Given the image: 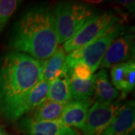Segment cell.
<instances>
[{
	"instance_id": "9c48e42d",
	"label": "cell",
	"mask_w": 135,
	"mask_h": 135,
	"mask_svg": "<svg viewBox=\"0 0 135 135\" xmlns=\"http://www.w3.org/2000/svg\"><path fill=\"white\" fill-rule=\"evenodd\" d=\"M23 129L28 135H79L77 131L65 126L61 121H34L27 117L22 122Z\"/></svg>"
},
{
	"instance_id": "5b68a950",
	"label": "cell",
	"mask_w": 135,
	"mask_h": 135,
	"mask_svg": "<svg viewBox=\"0 0 135 135\" xmlns=\"http://www.w3.org/2000/svg\"><path fill=\"white\" fill-rule=\"evenodd\" d=\"M118 22V17L110 12L94 15L77 30L71 38L64 43L62 47L65 52L69 53L86 45Z\"/></svg>"
},
{
	"instance_id": "7c38bea8",
	"label": "cell",
	"mask_w": 135,
	"mask_h": 135,
	"mask_svg": "<svg viewBox=\"0 0 135 135\" xmlns=\"http://www.w3.org/2000/svg\"><path fill=\"white\" fill-rule=\"evenodd\" d=\"M92 104L91 100L71 101L66 104L59 120L68 127L81 129L86 120L88 110Z\"/></svg>"
},
{
	"instance_id": "44dd1931",
	"label": "cell",
	"mask_w": 135,
	"mask_h": 135,
	"mask_svg": "<svg viewBox=\"0 0 135 135\" xmlns=\"http://www.w3.org/2000/svg\"><path fill=\"white\" fill-rule=\"evenodd\" d=\"M0 135H8L7 133H6V132H5V131L2 128V127H1V126H0Z\"/></svg>"
},
{
	"instance_id": "5bb4252c",
	"label": "cell",
	"mask_w": 135,
	"mask_h": 135,
	"mask_svg": "<svg viewBox=\"0 0 135 135\" xmlns=\"http://www.w3.org/2000/svg\"><path fill=\"white\" fill-rule=\"evenodd\" d=\"M95 91L98 102L103 104H110L119 95V92L112 86L106 69H101L95 75Z\"/></svg>"
},
{
	"instance_id": "4fadbf2b",
	"label": "cell",
	"mask_w": 135,
	"mask_h": 135,
	"mask_svg": "<svg viewBox=\"0 0 135 135\" xmlns=\"http://www.w3.org/2000/svg\"><path fill=\"white\" fill-rule=\"evenodd\" d=\"M50 83L41 81L39 82L31 92L26 97V98L15 110L11 121H16L23 116L25 113L32 110H35L40 104L47 99Z\"/></svg>"
},
{
	"instance_id": "7402d4cb",
	"label": "cell",
	"mask_w": 135,
	"mask_h": 135,
	"mask_svg": "<svg viewBox=\"0 0 135 135\" xmlns=\"http://www.w3.org/2000/svg\"><path fill=\"white\" fill-rule=\"evenodd\" d=\"M0 101H1V80H0Z\"/></svg>"
},
{
	"instance_id": "e0dca14e",
	"label": "cell",
	"mask_w": 135,
	"mask_h": 135,
	"mask_svg": "<svg viewBox=\"0 0 135 135\" xmlns=\"http://www.w3.org/2000/svg\"><path fill=\"white\" fill-rule=\"evenodd\" d=\"M65 106L66 104H59L47 98L35 109L32 119L37 122L58 120L62 116Z\"/></svg>"
},
{
	"instance_id": "ba28073f",
	"label": "cell",
	"mask_w": 135,
	"mask_h": 135,
	"mask_svg": "<svg viewBox=\"0 0 135 135\" xmlns=\"http://www.w3.org/2000/svg\"><path fill=\"white\" fill-rule=\"evenodd\" d=\"M134 101L121 105L115 117L101 135H131L134 131Z\"/></svg>"
},
{
	"instance_id": "ac0fdd59",
	"label": "cell",
	"mask_w": 135,
	"mask_h": 135,
	"mask_svg": "<svg viewBox=\"0 0 135 135\" xmlns=\"http://www.w3.org/2000/svg\"><path fill=\"white\" fill-rule=\"evenodd\" d=\"M19 2L17 0H0V32L5 28Z\"/></svg>"
},
{
	"instance_id": "9a60e30c",
	"label": "cell",
	"mask_w": 135,
	"mask_h": 135,
	"mask_svg": "<svg viewBox=\"0 0 135 135\" xmlns=\"http://www.w3.org/2000/svg\"><path fill=\"white\" fill-rule=\"evenodd\" d=\"M47 98L62 104H68L72 101L67 74L60 75L50 83Z\"/></svg>"
},
{
	"instance_id": "277c9868",
	"label": "cell",
	"mask_w": 135,
	"mask_h": 135,
	"mask_svg": "<svg viewBox=\"0 0 135 135\" xmlns=\"http://www.w3.org/2000/svg\"><path fill=\"white\" fill-rule=\"evenodd\" d=\"M53 12L59 44L68 41L88 20L94 16L90 7L73 2H59Z\"/></svg>"
},
{
	"instance_id": "3957f363",
	"label": "cell",
	"mask_w": 135,
	"mask_h": 135,
	"mask_svg": "<svg viewBox=\"0 0 135 135\" xmlns=\"http://www.w3.org/2000/svg\"><path fill=\"white\" fill-rule=\"evenodd\" d=\"M122 31V26L118 22L90 43L68 53L65 57L68 70L76 63L83 62L90 68L92 72H95L100 67L111 43L119 36Z\"/></svg>"
},
{
	"instance_id": "8fae6325",
	"label": "cell",
	"mask_w": 135,
	"mask_h": 135,
	"mask_svg": "<svg viewBox=\"0 0 135 135\" xmlns=\"http://www.w3.org/2000/svg\"><path fill=\"white\" fill-rule=\"evenodd\" d=\"M65 52L62 47H58L48 59L41 60L42 81L51 83L63 74H67Z\"/></svg>"
},
{
	"instance_id": "2e32d148",
	"label": "cell",
	"mask_w": 135,
	"mask_h": 135,
	"mask_svg": "<svg viewBox=\"0 0 135 135\" xmlns=\"http://www.w3.org/2000/svg\"><path fill=\"white\" fill-rule=\"evenodd\" d=\"M70 91L72 100L75 101L90 100L95 91L94 76L92 78L83 80L74 77L70 73H67Z\"/></svg>"
},
{
	"instance_id": "ffe728a7",
	"label": "cell",
	"mask_w": 135,
	"mask_h": 135,
	"mask_svg": "<svg viewBox=\"0 0 135 135\" xmlns=\"http://www.w3.org/2000/svg\"><path fill=\"white\" fill-rule=\"evenodd\" d=\"M119 4L124 6L131 11H134V1H119Z\"/></svg>"
},
{
	"instance_id": "30bf717a",
	"label": "cell",
	"mask_w": 135,
	"mask_h": 135,
	"mask_svg": "<svg viewBox=\"0 0 135 135\" xmlns=\"http://www.w3.org/2000/svg\"><path fill=\"white\" fill-rule=\"evenodd\" d=\"M112 84L116 90L122 92L123 98L130 93L135 85V64L134 59L119 63L111 68Z\"/></svg>"
},
{
	"instance_id": "6da1fadb",
	"label": "cell",
	"mask_w": 135,
	"mask_h": 135,
	"mask_svg": "<svg viewBox=\"0 0 135 135\" xmlns=\"http://www.w3.org/2000/svg\"><path fill=\"white\" fill-rule=\"evenodd\" d=\"M10 47L38 60L51 56L59 47L53 11L46 7L26 11L15 24Z\"/></svg>"
},
{
	"instance_id": "d6986e66",
	"label": "cell",
	"mask_w": 135,
	"mask_h": 135,
	"mask_svg": "<svg viewBox=\"0 0 135 135\" xmlns=\"http://www.w3.org/2000/svg\"><path fill=\"white\" fill-rule=\"evenodd\" d=\"M68 72L71 74L74 77H76L80 80H86L93 76V72L91 68L89 67L85 63L77 62L71 68L68 70Z\"/></svg>"
},
{
	"instance_id": "52a82bcc",
	"label": "cell",
	"mask_w": 135,
	"mask_h": 135,
	"mask_svg": "<svg viewBox=\"0 0 135 135\" xmlns=\"http://www.w3.org/2000/svg\"><path fill=\"white\" fill-rule=\"evenodd\" d=\"M134 35L131 34L117 37L110 45L102 59L101 69L110 68L113 65L125 62L132 53Z\"/></svg>"
},
{
	"instance_id": "8992f818",
	"label": "cell",
	"mask_w": 135,
	"mask_h": 135,
	"mask_svg": "<svg viewBox=\"0 0 135 135\" xmlns=\"http://www.w3.org/2000/svg\"><path fill=\"white\" fill-rule=\"evenodd\" d=\"M120 107L119 102L103 104L96 101L92 104L80 129L83 135H101L110 124Z\"/></svg>"
},
{
	"instance_id": "7a4b0ae2",
	"label": "cell",
	"mask_w": 135,
	"mask_h": 135,
	"mask_svg": "<svg viewBox=\"0 0 135 135\" xmlns=\"http://www.w3.org/2000/svg\"><path fill=\"white\" fill-rule=\"evenodd\" d=\"M42 62L25 53L12 51L5 56L0 71V111L11 120L15 110L42 80Z\"/></svg>"
}]
</instances>
